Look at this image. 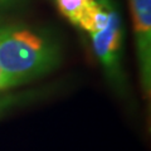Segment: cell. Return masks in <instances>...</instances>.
Segmentation results:
<instances>
[{
  "mask_svg": "<svg viewBox=\"0 0 151 151\" xmlns=\"http://www.w3.org/2000/svg\"><path fill=\"white\" fill-rule=\"evenodd\" d=\"M140 83L144 96L151 91V0H129Z\"/></svg>",
  "mask_w": 151,
  "mask_h": 151,
  "instance_id": "obj_3",
  "label": "cell"
},
{
  "mask_svg": "<svg viewBox=\"0 0 151 151\" xmlns=\"http://www.w3.org/2000/svg\"><path fill=\"white\" fill-rule=\"evenodd\" d=\"M24 100V97L18 96V94H0V115L9 108H12L15 103Z\"/></svg>",
  "mask_w": 151,
  "mask_h": 151,
  "instance_id": "obj_5",
  "label": "cell"
},
{
  "mask_svg": "<svg viewBox=\"0 0 151 151\" xmlns=\"http://www.w3.org/2000/svg\"><path fill=\"white\" fill-rule=\"evenodd\" d=\"M59 62V44L45 30L22 24L0 27V63L14 87L49 73Z\"/></svg>",
  "mask_w": 151,
  "mask_h": 151,
  "instance_id": "obj_1",
  "label": "cell"
},
{
  "mask_svg": "<svg viewBox=\"0 0 151 151\" xmlns=\"http://www.w3.org/2000/svg\"><path fill=\"white\" fill-rule=\"evenodd\" d=\"M14 87V84L12 82L9 74L6 73V70L4 69V67L0 63V92H4V91H8Z\"/></svg>",
  "mask_w": 151,
  "mask_h": 151,
  "instance_id": "obj_6",
  "label": "cell"
},
{
  "mask_svg": "<svg viewBox=\"0 0 151 151\" xmlns=\"http://www.w3.org/2000/svg\"><path fill=\"white\" fill-rule=\"evenodd\" d=\"M124 23L120 8L115 0H108V23L102 30L89 34L94 54L113 88L125 91L126 78L122 68Z\"/></svg>",
  "mask_w": 151,
  "mask_h": 151,
  "instance_id": "obj_2",
  "label": "cell"
},
{
  "mask_svg": "<svg viewBox=\"0 0 151 151\" xmlns=\"http://www.w3.org/2000/svg\"><path fill=\"white\" fill-rule=\"evenodd\" d=\"M89 1L91 0H55L59 12L74 25L78 24Z\"/></svg>",
  "mask_w": 151,
  "mask_h": 151,
  "instance_id": "obj_4",
  "label": "cell"
}]
</instances>
